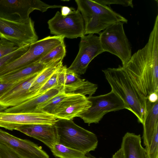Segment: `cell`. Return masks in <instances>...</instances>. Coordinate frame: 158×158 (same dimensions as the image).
I'll return each instance as SVG.
<instances>
[{
  "label": "cell",
  "mask_w": 158,
  "mask_h": 158,
  "mask_svg": "<svg viewBox=\"0 0 158 158\" xmlns=\"http://www.w3.org/2000/svg\"><path fill=\"white\" fill-rule=\"evenodd\" d=\"M139 93L148 99L158 93V15L148 41L122 66Z\"/></svg>",
  "instance_id": "6da1fadb"
},
{
  "label": "cell",
  "mask_w": 158,
  "mask_h": 158,
  "mask_svg": "<svg viewBox=\"0 0 158 158\" xmlns=\"http://www.w3.org/2000/svg\"><path fill=\"white\" fill-rule=\"evenodd\" d=\"M111 90L123 100L127 109L133 113L138 121L143 123L147 113L148 99L142 96L132 84L122 66L102 70Z\"/></svg>",
  "instance_id": "7a4b0ae2"
},
{
  "label": "cell",
  "mask_w": 158,
  "mask_h": 158,
  "mask_svg": "<svg viewBox=\"0 0 158 158\" xmlns=\"http://www.w3.org/2000/svg\"><path fill=\"white\" fill-rule=\"evenodd\" d=\"M77 8L84 21L85 35L99 34L115 23H127V20L113 10L109 6L103 5L96 0H76Z\"/></svg>",
  "instance_id": "3957f363"
},
{
  "label": "cell",
  "mask_w": 158,
  "mask_h": 158,
  "mask_svg": "<svg viewBox=\"0 0 158 158\" xmlns=\"http://www.w3.org/2000/svg\"><path fill=\"white\" fill-rule=\"evenodd\" d=\"M57 143L86 154L97 148L96 135L76 124L72 119H58L54 124Z\"/></svg>",
  "instance_id": "277c9868"
},
{
  "label": "cell",
  "mask_w": 158,
  "mask_h": 158,
  "mask_svg": "<svg viewBox=\"0 0 158 158\" xmlns=\"http://www.w3.org/2000/svg\"><path fill=\"white\" fill-rule=\"evenodd\" d=\"M124 23L119 22L113 24L99 34L104 52L114 55L125 66L132 56L131 47L124 31Z\"/></svg>",
  "instance_id": "5b68a950"
},
{
  "label": "cell",
  "mask_w": 158,
  "mask_h": 158,
  "mask_svg": "<svg viewBox=\"0 0 158 158\" xmlns=\"http://www.w3.org/2000/svg\"><path fill=\"white\" fill-rule=\"evenodd\" d=\"M64 39L62 36H48L33 43L24 54L2 66L0 68L2 73L5 75L40 61L51 50L64 41Z\"/></svg>",
  "instance_id": "8992f818"
},
{
  "label": "cell",
  "mask_w": 158,
  "mask_h": 158,
  "mask_svg": "<svg viewBox=\"0 0 158 158\" xmlns=\"http://www.w3.org/2000/svg\"><path fill=\"white\" fill-rule=\"evenodd\" d=\"M88 98L91 102V106L78 117L89 126L91 123H98L108 113L127 109L123 100L112 90L105 94Z\"/></svg>",
  "instance_id": "52a82bcc"
},
{
  "label": "cell",
  "mask_w": 158,
  "mask_h": 158,
  "mask_svg": "<svg viewBox=\"0 0 158 158\" xmlns=\"http://www.w3.org/2000/svg\"><path fill=\"white\" fill-rule=\"evenodd\" d=\"M60 5H50L40 0H0V17L25 22L35 10L44 12L49 8H61Z\"/></svg>",
  "instance_id": "ba28073f"
},
{
  "label": "cell",
  "mask_w": 158,
  "mask_h": 158,
  "mask_svg": "<svg viewBox=\"0 0 158 158\" xmlns=\"http://www.w3.org/2000/svg\"><path fill=\"white\" fill-rule=\"evenodd\" d=\"M0 39L8 40L21 47L37 41L38 37L34 22L31 18L28 21L23 22L0 17Z\"/></svg>",
  "instance_id": "9c48e42d"
},
{
  "label": "cell",
  "mask_w": 158,
  "mask_h": 158,
  "mask_svg": "<svg viewBox=\"0 0 158 158\" xmlns=\"http://www.w3.org/2000/svg\"><path fill=\"white\" fill-rule=\"evenodd\" d=\"M48 23L50 33L55 36L73 39L85 35L84 21L77 9L66 16L58 11Z\"/></svg>",
  "instance_id": "30bf717a"
},
{
  "label": "cell",
  "mask_w": 158,
  "mask_h": 158,
  "mask_svg": "<svg viewBox=\"0 0 158 158\" xmlns=\"http://www.w3.org/2000/svg\"><path fill=\"white\" fill-rule=\"evenodd\" d=\"M79 51L75 60L67 69L77 74L85 73L91 61L104 52L99 37L93 34L81 37Z\"/></svg>",
  "instance_id": "8fae6325"
},
{
  "label": "cell",
  "mask_w": 158,
  "mask_h": 158,
  "mask_svg": "<svg viewBox=\"0 0 158 158\" xmlns=\"http://www.w3.org/2000/svg\"><path fill=\"white\" fill-rule=\"evenodd\" d=\"M57 119L54 115L39 110L27 113H8L3 111L0 112V127L13 131L26 125H54Z\"/></svg>",
  "instance_id": "7c38bea8"
},
{
  "label": "cell",
  "mask_w": 158,
  "mask_h": 158,
  "mask_svg": "<svg viewBox=\"0 0 158 158\" xmlns=\"http://www.w3.org/2000/svg\"><path fill=\"white\" fill-rule=\"evenodd\" d=\"M0 143L10 148L22 158H49L41 148L34 143L16 137L1 129Z\"/></svg>",
  "instance_id": "4fadbf2b"
},
{
  "label": "cell",
  "mask_w": 158,
  "mask_h": 158,
  "mask_svg": "<svg viewBox=\"0 0 158 158\" xmlns=\"http://www.w3.org/2000/svg\"><path fill=\"white\" fill-rule=\"evenodd\" d=\"M40 72L14 83L0 97V105L7 108L15 106L33 98L30 89Z\"/></svg>",
  "instance_id": "5bb4252c"
},
{
  "label": "cell",
  "mask_w": 158,
  "mask_h": 158,
  "mask_svg": "<svg viewBox=\"0 0 158 158\" xmlns=\"http://www.w3.org/2000/svg\"><path fill=\"white\" fill-rule=\"evenodd\" d=\"M91 104L87 97L80 94L68 95L62 101L54 116L57 119L73 120L86 111Z\"/></svg>",
  "instance_id": "9a60e30c"
},
{
  "label": "cell",
  "mask_w": 158,
  "mask_h": 158,
  "mask_svg": "<svg viewBox=\"0 0 158 158\" xmlns=\"http://www.w3.org/2000/svg\"><path fill=\"white\" fill-rule=\"evenodd\" d=\"M112 158H148L141 144L140 135L127 132L123 137L120 148Z\"/></svg>",
  "instance_id": "2e32d148"
},
{
  "label": "cell",
  "mask_w": 158,
  "mask_h": 158,
  "mask_svg": "<svg viewBox=\"0 0 158 158\" xmlns=\"http://www.w3.org/2000/svg\"><path fill=\"white\" fill-rule=\"evenodd\" d=\"M16 130L39 140L50 149L57 143L56 131L54 125L28 124L19 127Z\"/></svg>",
  "instance_id": "e0dca14e"
},
{
  "label": "cell",
  "mask_w": 158,
  "mask_h": 158,
  "mask_svg": "<svg viewBox=\"0 0 158 158\" xmlns=\"http://www.w3.org/2000/svg\"><path fill=\"white\" fill-rule=\"evenodd\" d=\"M60 91L58 87L51 88L44 93L36 96L15 106L7 108L4 111L8 113H27L35 111L40 105L56 95Z\"/></svg>",
  "instance_id": "ac0fdd59"
},
{
  "label": "cell",
  "mask_w": 158,
  "mask_h": 158,
  "mask_svg": "<svg viewBox=\"0 0 158 158\" xmlns=\"http://www.w3.org/2000/svg\"><path fill=\"white\" fill-rule=\"evenodd\" d=\"M142 138L146 147L151 142L157 126H158V100L151 102L148 99L147 102V113L143 123Z\"/></svg>",
  "instance_id": "d6986e66"
},
{
  "label": "cell",
  "mask_w": 158,
  "mask_h": 158,
  "mask_svg": "<svg viewBox=\"0 0 158 158\" xmlns=\"http://www.w3.org/2000/svg\"><path fill=\"white\" fill-rule=\"evenodd\" d=\"M50 63L45 64L40 61L36 62L7 74L0 78V80L7 83H15L40 72Z\"/></svg>",
  "instance_id": "ffe728a7"
},
{
  "label": "cell",
  "mask_w": 158,
  "mask_h": 158,
  "mask_svg": "<svg viewBox=\"0 0 158 158\" xmlns=\"http://www.w3.org/2000/svg\"><path fill=\"white\" fill-rule=\"evenodd\" d=\"M97 89V84L80 78L72 84L63 86L60 90L67 95L80 94L89 97L94 94Z\"/></svg>",
  "instance_id": "44dd1931"
},
{
  "label": "cell",
  "mask_w": 158,
  "mask_h": 158,
  "mask_svg": "<svg viewBox=\"0 0 158 158\" xmlns=\"http://www.w3.org/2000/svg\"><path fill=\"white\" fill-rule=\"evenodd\" d=\"M63 59L53 60L39 74L32 83L30 89V92L34 97L40 89L49 79L63 64Z\"/></svg>",
  "instance_id": "7402d4cb"
},
{
  "label": "cell",
  "mask_w": 158,
  "mask_h": 158,
  "mask_svg": "<svg viewBox=\"0 0 158 158\" xmlns=\"http://www.w3.org/2000/svg\"><path fill=\"white\" fill-rule=\"evenodd\" d=\"M53 155L60 158H88L85 153L56 143L50 149Z\"/></svg>",
  "instance_id": "603a6c76"
},
{
  "label": "cell",
  "mask_w": 158,
  "mask_h": 158,
  "mask_svg": "<svg viewBox=\"0 0 158 158\" xmlns=\"http://www.w3.org/2000/svg\"><path fill=\"white\" fill-rule=\"evenodd\" d=\"M67 95L60 90L58 94L39 106L36 110H39L45 113L54 116L56 110L62 101Z\"/></svg>",
  "instance_id": "cb8c5ba5"
},
{
  "label": "cell",
  "mask_w": 158,
  "mask_h": 158,
  "mask_svg": "<svg viewBox=\"0 0 158 158\" xmlns=\"http://www.w3.org/2000/svg\"><path fill=\"white\" fill-rule=\"evenodd\" d=\"M66 53V47L63 41L47 53L40 61L48 64L54 60L60 59L63 60Z\"/></svg>",
  "instance_id": "d4e9b609"
},
{
  "label": "cell",
  "mask_w": 158,
  "mask_h": 158,
  "mask_svg": "<svg viewBox=\"0 0 158 158\" xmlns=\"http://www.w3.org/2000/svg\"><path fill=\"white\" fill-rule=\"evenodd\" d=\"M30 45L19 47L12 53L0 58V68L18 58L28 50Z\"/></svg>",
  "instance_id": "484cf974"
},
{
  "label": "cell",
  "mask_w": 158,
  "mask_h": 158,
  "mask_svg": "<svg viewBox=\"0 0 158 158\" xmlns=\"http://www.w3.org/2000/svg\"><path fill=\"white\" fill-rule=\"evenodd\" d=\"M146 147L148 158H158V126L155 129L150 144Z\"/></svg>",
  "instance_id": "4316f807"
},
{
  "label": "cell",
  "mask_w": 158,
  "mask_h": 158,
  "mask_svg": "<svg viewBox=\"0 0 158 158\" xmlns=\"http://www.w3.org/2000/svg\"><path fill=\"white\" fill-rule=\"evenodd\" d=\"M59 68L38 91L35 94L36 96L42 94L47 90L53 87H57L59 89L58 80Z\"/></svg>",
  "instance_id": "83f0119b"
},
{
  "label": "cell",
  "mask_w": 158,
  "mask_h": 158,
  "mask_svg": "<svg viewBox=\"0 0 158 158\" xmlns=\"http://www.w3.org/2000/svg\"><path fill=\"white\" fill-rule=\"evenodd\" d=\"M19 47L14 43L4 39L0 40V58L15 51Z\"/></svg>",
  "instance_id": "f1b7e54d"
},
{
  "label": "cell",
  "mask_w": 158,
  "mask_h": 158,
  "mask_svg": "<svg viewBox=\"0 0 158 158\" xmlns=\"http://www.w3.org/2000/svg\"><path fill=\"white\" fill-rule=\"evenodd\" d=\"M0 158H22L10 148L0 143Z\"/></svg>",
  "instance_id": "f546056e"
},
{
  "label": "cell",
  "mask_w": 158,
  "mask_h": 158,
  "mask_svg": "<svg viewBox=\"0 0 158 158\" xmlns=\"http://www.w3.org/2000/svg\"><path fill=\"white\" fill-rule=\"evenodd\" d=\"M98 3L103 5L118 4L125 7H133L132 0H96Z\"/></svg>",
  "instance_id": "4dcf8cb0"
},
{
  "label": "cell",
  "mask_w": 158,
  "mask_h": 158,
  "mask_svg": "<svg viewBox=\"0 0 158 158\" xmlns=\"http://www.w3.org/2000/svg\"><path fill=\"white\" fill-rule=\"evenodd\" d=\"M14 83L4 82L0 80V97L8 90Z\"/></svg>",
  "instance_id": "1f68e13d"
},
{
  "label": "cell",
  "mask_w": 158,
  "mask_h": 158,
  "mask_svg": "<svg viewBox=\"0 0 158 158\" xmlns=\"http://www.w3.org/2000/svg\"><path fill=\"white\" fill-rule=\"evenodd\" d=\"M75 9L73 7L67 6H62L61 8V13L64 16H67L71 14Z\"/></svg>",
  "instance_id": "d6a6232c"
},
{
  "label": "cell",
  "mask_w": 158,
  "mask_h": 158,
  "mask_svg": "<svg viewBox=\"0 0 158 158\" xmlns=\"http://www.w3.org/2000/svg\"><path fill=\"white\" fill-rule=\"evenodd\" d=\"M148 99L151 102H154L158 101V94H151L148 97Z\"/></svg>",
  "instance_id": "836d02e7"
},
{
  "label": "cell",
  "mask_w": 158,
  "mask_h": 158,
  "mask_svg": "<svg viewBox=\"0 0 158 158\" xmlns=\"http://www.w3.org/2000/svg\"><path fill=\"white\" fill-rule=\"evenodd\" d=\"M7 108L6 107L0 105V112L4 111Z\"/></svg>",
  "instance_id": "e575fe53"
},
{
  "label": "cell",
  "mask_w": 158,
  "mask_h": 158,
  "mask_svg": "<svg viewBox=\"0 0 158 158\" xmlns=\"http://www.w3.org/2000/svg\"><path fill=\"white\" fill-rule=\"evenodd\" d=\"M86 155L88 157V158H96L94 156L92 155L89 153L86 154Z\"/></svg>",
  "instance_id": "d590c367"
},
{
  "label": "cell",
  "mask_w": 158,
  "mask_h": 158,
  "mask_svg": "<svg viewBox=\"0 0 158 158\" xmlns=\"http://www.w3.org/2000/svg\"></svg>",
  "instance_id": "8d00e7d4"
}]
</instances>
